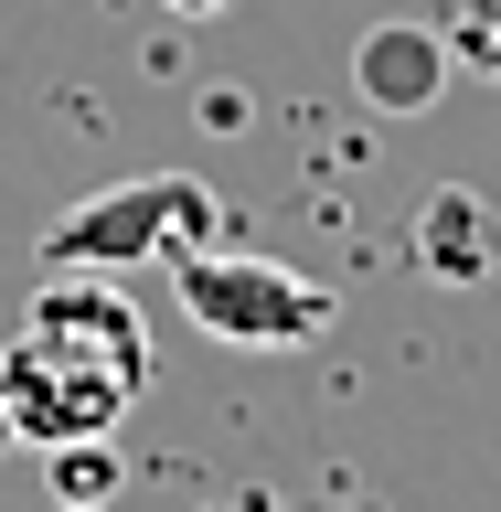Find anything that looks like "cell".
<instances>
[{"label":"cell","instance_id":"obj_1","mask_svg":"<svg viewBox=\"0 0 501 512\" xmlns=\"http://www.w3.org/2000/svg\"><path fill=\"white\" fill-rule=\"evenodd\" d=\"M150 395V320L118 278L64 267L0 342V448H86L118 438V416Z\"/></svg>","mask_w":501,"mask_h":512},{"label":"cell","instance_id":"obj_2","mask_svg":"<svg viewBox=\"0 0 501 512\" xmlns=\"http://www.w3.org/2000/svg\"><path fill=\"white\" fill-rule=\"evenodd\" d=\"M224 235V203L214 182H192V171H139V182H107L86 203H64L43 224V278L64 267H86V278H128V267H171V256L214 246Z\"/></svg>","mask_w":501,"mask_h":512},{"label":"cell","instance_id":"obj_3","mask_svg":"<svg viewBox=\"0 0 501 512\" xmlns=\"http://www.w3.org/2000/svg\"><path fill=\"white\" fill-rule=\"evenodd\" d=\"M171 299H182V320L203 331V342H235V352H299L331 331V288L299 278V267H278V256L256 246H192L171 256Z\"/></svg>","mask_w":501,"mask_h":512},{"label":"cell","instance_id":"obj_4","mask_svg":"<svg viewBox=\"0 0 501 512\" xmlns=\"http://www.w3.org/2000/svg\"><path fill=\"white\" fill-rule=\"evenodd\" d=\"M406 256H416L438 288L501 278V203H491V192H470V182H438L427 203H416V224H406Z\"/></svg>","mask_w":501,"mask_h":512},{"label":"cell","instance_id":"obj_5","mask_svg":"<svg viewBox=\"0 0 501 512\" xmlns=\"http://www.w3.org/2000/svg\"><path fill=\"white\" fill-rule=\"evenodd\" d=\"M448 75H459V54H448V32H427V22H374L352 43V86L374 96V107H395V118H427L448 96Z\"/></svg>","mask_w":501,"mask_h":512},{"label":"cell","instance_id":"obj_6","mask_svg":"<svg viewBox=\"0 0 501 512\" xmlns=\"http://www.w3.org/2000/svg\"><path fill=\"white\" fill-rule=\"evenodd\" d=\"M54 491L75 512H96L107 491H118V459H107V438H86V448H54Z\"/></svg>","mask_w":501,"mask_h":512},{"label":"cell","instance_id":"obj_7","mask_svg":"<svg viewBox=\"0 0 501 512\" xmlns=\"http://www.w3.org/2000/svg\"><path fill=\"white\" fill-rule=\"evenodd\" d=\"M448 54L470 64V75H491V86H501V0H491V11H470V22L448 32Z\"/></svg>","mask_w":501,"mask_h":512},{"label":"cell","instance_id":"obj_8","mask_svg":"<svg viewBox=\"0 0 501 512\" xmlns=\"http://www.w3.org/2000/svg\"><path fill=\"white\" fill-rule=\"evenodd\" d=\"M224 512H278V502H224Z\"/></svg>","mask_w":501,"mask_h":512},{"label":"cell","instance_id":"obj_9","mask_svg":"<svg viewBox=\"0 0 501 512\" xmlns=\"http://www.w3.org/2000/svg\"><path fill=\"white\" fill-rule=\"evenodd\" d=\"M64 512H75V502H64Z\"/></svg>","mask_w":501,"mask_h":512}]
</instances>
